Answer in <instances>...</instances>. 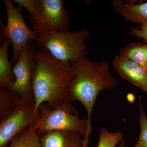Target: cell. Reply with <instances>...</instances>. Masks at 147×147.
Listing matches in <instances>:
<instances>
[{
    "mask_svg": "<svg viewBox=\"0 0 147 147\" xmlns=\"http://www.w3.org/2000/svg\"><path fill=\"white\" fill-rule=\"evenodd\" d=\"M113 65L122 79L147 93V71L130 59L120 55L113 61Z\"/></svg>",
    "mask_w": 147,
    "mask_h": 147,
    "instance_id": "9c48e42d",
    "label": "cell"
},
{
    "mask_svg": "<svg viewBox=\"0 0 147 147\" xmlns=\"http://www.w3.org/2000/svg\"><path fill=\"white\" fill-rule=\"evenodd\" d=\"M112 3L117 13L127 21L142 26L147 25V2L139 4L114 0Z\"/></svg>",
    "mask_w": 147,
    "mask_h": 147,
    "instance_id": "8fae6325",
    "label": "cell"
},
{
    "mask_svg": "<svg viewBox=\"0 0 147 147\" xmlns=\"http://www.w3.org/2000/svg\"><path fill=\"white\" fill-rule=\"evenodd\" d=\"M10 143L8 147H42L35 125L18 134Z\"/></svg>",
    "mask_w": 147,
    "mask_h": 147,
    "instance_id": "9a60e30c",
    "label": "cell"
},
{
    "mask_svg": "<svg viewBox=\"0 0 147 147\" xmlns=\"http://www.w3.org/2000/svg\"><path fill=\"white\" fill-rule=\"evenodd\" d=\"M119 55L134 61L147 71V43H129L123 47Z\"/></svg>",
    "mask_w": 147,
    "mask_h": 147,
    "instance_id": "4fadbf2b",
    "label": "cell"
},
{
    "mask_svg": "<svg viewBox=\"0 0 147 147\" xmlns=\"http://www.w3.org/2000/svg\"><path fill=\"white\" fill-rule=\"evenodd\" d=\"M33 41L28 42L21 51L18 60L12 66L14 81L9 90L25 99H34L32 91L33 71L37 60L38 49Z\"/></svg>",
    "mask_w": 147,
    "mask_h": 147,
    "instance_id": "52a82bcc",
    "label": "cell"
},
{
    "mask_svg": "<svg viewBox=\"0 0 147 147\" xmlns=\"http://www.w3.org/2000/svg\"><path fill=\"white\" fill-rule=\"evenodd\" d=\"M87 30L65 32H50L37 35L35 44L47 50L56 59L64 65L74 64L88 55L86 40L90 37Z\"/></svg>",
    "mask_w": 147,
    "mask_h": 147,
    "instance_id": "3957f363",
    "label": "cell"
},
{
    "mask_svg": "<svg viewBox=\"0 0 147 147\" xmlns=\"http://www.w3.org/2000/svg\"><path fill=\"white\" fill-rule=\"evenodd\" d=\"M77 131L55 130L40 137L42 147H84V139Z\"/></svg>",
    "mask_w": 147,
    "mask_h": 147,
    "instance_id": "30bf717a",
    "label": "cell"
},
{
    "mask_svg": "<svg viewBox=\"0 0 147 147\" xmlns=\"http://www.w3.org/2000/svg\"><path fill=\"white\" fill-rule=\"evenodd\" d=\"M21 97L9 90L0 87V121L11 115L16 110Z\"/></svg>",
    "mask_w": 147,
    "mask_h": 147,
    "instance_id": "5bb4252c",
    "label": "cell"
},
{
    "mask_svg": "<svg viewBox=\"0 0 147 147\" xmlns=\"http://www.w3.org/2000/svg\"><path fill=\"white\" fill-rule=\"evenodd\" d=\"M69 16L62 0H41L38 15L32 23L37 35L69 31Z\"/></svg>",
    "mask_w": 147,
    "mask_h": 147,
    "instance_id": "ba28073f",
    "label": "cell"
},
{
    "mask_svg": "<svg viewBox=\"0 0 147 147\" xmlns=\"http://www.w3.org/2000/svg\"><path fill=\"white\" fill-rule=\"evenodd\" d=\"M119 147H125V142H122L120 145Z\"/></svg>",
    "mask_w": 147,
    "mask_h": 147,
    "instance_id": "ffe728a7",
    "label": "cell"
},
{
    "mask_svg": "<svg viewBox=\"0 0 147 147\" xmlns=\"http://www.w3.org/2000/svg\"><path fill=\"white\" fill-rule=\"evenodd\" d=\"M11 42L3 39L0 46V84L1 87L9 90L14 81L12 74V61L8 60V50Z\"/></svg>",
    "mask_w": 147,
    "mask_h": 147,
    "instance_id": "7c38bea8",
    "label": "cell"
},
{
    "mask_svg": "<svg viewBox=\"0 0 147 147\" xmlns=\"http://www.w3.org/2000/svg\"><path fill=\"white\" fill-rule=\"evenodd\" d=\"M38 111L40 117L35 127L40 137L55 130L77 131L82 137H85L87 119L80 118L78 110L71 102H65L54 108L43 103L40 105Z\"/></svg>",
    "mask_w": 147,
    "mask_h": 147,
    "instance_id": "277c9868",
    "label": "cell"
},
{
    "mask_svg": "<svg viewBox=\"0 0 147 147\" xmlns=\"http://www.w3.org/2000/svg\"><path fill=\"white\" fill-rule=\"evenodd\" d=\"M40 117L39 111L35 109L34 99L21 98L14 113L0 122V147H8L18 134L36 124Z\"/></svg>",
    "mask_w": 147,
    "mask_h": 147,
    "instance_id": "8992f818",
    "label": "cell"
},
{
    "mask_svg": "<svg viewBox=\"0 0 147 147\" xmlns=\"http://www.w3.org/2000/svg\"><path fill=\"white\" fill-rule=\"evenodd\" d=\"M139 105L140 133L137 143L131 147H147V116L141 102Z\"/></svg>",
    "mask_w": 147,
    "mask_h": 147,
    "instance_id": "e0dca14e",
    "label": "cell"
},
{
    "mask_svg": "<svg viewBox=\"0 0 147 147\" xmlns=\"http://www.w3.org/2000/svg\"><path fill=\"white\" fill-rule=\"evenodd\" d=\"M74 78L71 88L70 100L78 101L84 106L87 114L88 124L84 137V147H88L90 136L92 133L91 117L98 96L105 90L116 88L118 82L112 75L107 61H92L87 57L71 66Z\"/></svg>",
    "mask_w": 147,
    "mask_h": 147,
    "instance_id": "7a4b0ae2",
    "label": "cell"
},
{
    "mask_svg": "<svg viewBox=\"0 0 147 147\" xmlns=\"http://www.w3.org/2000/svg\"><path fill=\"white\" fill-rule=\"evenodd\" d=\"M123 138V134L121 131L110 133L107 129L102 127L99 130L97 147H115Z\"/></svg>",
    "mask_w": 147,
    "mask_h": 147,
    "instance_id": "2e32d148",
    "label": "cell"
},
{
    "mask_svg": "<svg viewBox=\"0 0 147 147\" xmlns=\"http://www.w3.org/2000/svg\"><path fill=\"white\" fill-rule=\"evenodd\" d=\"M7 16V24L5 27L1 24V36L8 39L13 48L11 61L15 63L24 47L30 41H35L37 35L29 29L25 23L22 14V7H15L11 0H4Z\"/></svg>",
    "mask_w": 147,
    "mask_h": 147,
    "instance_id": "5b68a950",
    "label": "cell"
},
{
    "mask_svg": "<svg viewBox=\"0 0 147 147\" xmlns=\"http://www.w3.org/2000/svg\"><path fill=\"white\" fill-rule=\"evenodd\" d=\"M18 6L26 9L30 14L31 23L34 21L40 11L41 0H13Z\"/></svg>",
    "mask_w": 147,
    "mask_h": 147,
    "instance_id": "ac0fdd59",
    "label": "cell"
},
{
    "mask_svg": "<svg viewBox=\"0 0 147 147\" xmlns=\"http://www.w3.org/2000/svg\"><path fill=\"white\" fill-rule=\"evenodd\" d=\"M74 78L72 67L63 64L47 50L38 48L31 84L36 111H39V106L43 103L54 108L71 102L70 94Z\"/></svg>",
    "mask_w": 147,
    "mask_h": 147,
    "instance_id": "6da1fadb",
    "label": "cell"
},
{
    "mask_svg": "<svg viewBox=\"0 0 147 147\" xmlns=\"http://www.w3.org/2000/svg\"><path fill=\"white\" fill-rule=\"evenodd\" d=\"M128 33L132 36L142 38L144 42L147 43V25L139 26L138 28L131 29Z\"/></svg>",
    "mask_w": 147,
    "mask_h": 147,
    "instance_id": "d6986e66",
    "label": "cell"
}]
</instances>
